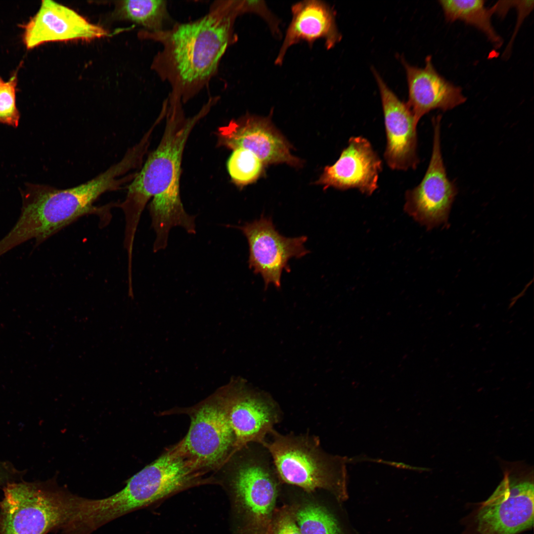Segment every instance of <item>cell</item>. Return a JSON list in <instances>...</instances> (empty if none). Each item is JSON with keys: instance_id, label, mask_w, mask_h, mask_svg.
Here are the masks:
<instances>
[{"instance_id": "15", "label": "cell", "mask_w": 534, "mask_h": 534, "mask_svg": "<svg viewBox=\"0 0 534 534\" xmlns=\"http://www.w3.org/2000/svg\"><path fill=\"white\" fill-rule=\"evenodd\" d=\"M23 41L28 49L52 42L89 41L108 35L73 9L44 0L37 13L23 26Z\"/></svg>"}, {"instance_id": "11", "label": "cell", "mask_w": 534, "mask_h": 534, "mask_svg": "<svg viewBox=\"0 0 534 534\" xmlns=\"http://www.w3.org/2000/svg\"><path fill=\"white\" fill-rule=\"evenodd\" d=\"M441 119L440 115L432 119V150L425 175L416 186L405 193L404 211L428 229L446 223L457 194L455 184L447 176L443 158Z\"/></svg>"}, {"instance_id": "27", "label": "cell", "mask_w": 534, "mask_h": 534, "mask_svg": "<svg viewBox=\"0 0 534 534\" xmlns=\"http://www.w3.org/2000/svg\"><path fill=\"white\" fill-rule=\"evenodd\" d=\"M3 83H4V82L2 81L1 78L0 77V87L3 84Z\"/></svg>"}, {"instance_id": "7", "label": "cell", "mask_w": 534, "mask_h": 534, "mask_svg": "<svg viewBox=\"0 0 534 534\" xmlns=\"http://www.w3.org/2000/svg\"><path fill=\"white\" fill-rule=\"evenodd\" d=\"M200 473L176 445L103 498V512L114 520L199 483Z\"/></svg>"}, {"instance_id": "19", "label": "cell", "mask_w": 534, "mask_h": 534, "mask_svg": "<svg viewBox=\"0 0 534 534\" xmlns=\"http://www.w3.org/2000/svg\"><path fill=\"white\" fill-rule=\"evenodd\" d=\"M114 15L141 26L143 31L157 32L172 27V21L164 0H130L117 1Z\"/></svg>"}, {"instance_id": "18", "label": "cell", "mask_w": 534, "mask_h": 534, "mask_svg": "<svg viewBox=\"0 0 534 534\" xmlns=\"http://www.w3.org/2000/svg\"><path fill=\"white\" fill-rule=\"evenodd\" d=\"M292 18L286 30L282 45L274 61L281 66L289 48L301 42H306L312 48L318 40L324 42L329 50L341 41L342 35L336 22V12L326 2L305 0L291 7Z\"/></svg>"}, {"instance_id": "16", "label": "cell", "mask_w": 534, "mask_h": 534, "mask_svg": "<svg viewBox=\"0 0 534 534\" xmlns=\"http://www.w3.org/2000/svg\"><path fill=\"white\" fill-rule=\"evenodd\" d=\"M382 166L381 159L367 139L362 136H352L338 160L324 168L316 183L323 186L324 189L356 188L371 195L378 187Z\"/></svg>"}, {"instance_id": "22", "label": "cell", "mask_w": 534, "mask_h": 534, "mask_svg": "<svg viewBox=\"0 0 534 534\" xmlns=\"http://www.w3.org/2000/svg\"><path fill=\"white\" fill-rule=\"evenodd\" d=\"M264 164L253 153L239 148L232 150L227 160L226 167L232 182L242 187L259 178Z\"/></svg>"}, {"instance_id": "12", "label": "cell", "mask_w": 534, "mask_h": 534, "mask_svg": "<svg viewBox=\"0 0 534 534\" xmlns=\"http://www.w3.org/2000/svg\"><path fill=\"white\" fill-rule=\"evenodd\" d=\"M237 228L248 240L249 267L255 274L262 275L266 290L270 284L280 288L283 270H290L289 260L302 258L310 252L304 245L307 236H282L276 229L271 218L262 216L260 219Z\"/></svg>"}, {"instance_id": "20", "label": "cell", "mask_w": 534, "mask_h": 534, "mask_svg": "<svg viewBox=\"0 0 534 534\" xmlns=\"http://www.w3.org/2000/svg\"><path fill=\"white\" fill-rule=\"evenodd\" d=\"M447 21H461L483 32L495 47L502 44L501 38L491 22L493 15L483 0H442L439 1Z\"/></svg>"}, {"instance_id": "23", "label": "cell", "mask_w": 534, "mask_h": 534, "mask_svg": "<svg viewBox=\"0 0 534 534\" xmlns=\"http://www.w3.org/2000/svg\"><path fill=\"white\" fill-rule=\"evenodd\" d=\"M17 75L0 87V123L17 127L20 118L16 104Z\"/></svg>"}, {"instance_id": "2", "label": "cell", "mask_w": 534, "mask_h": 534, "mask_svg": "<svg viewBox=\"0 0 534 534\" xmlns=\"http://www.w3.org/2000/svg\"><path fill=\"white\" fill-rule=\"evenodd\" d=\"M237 0H217L202 17L175 23L157 32L142 30L139 37L158 42L162 48L151 69L171 87L169 96L183 104L197 95L217 74L227 49L236 43L235 22L240 16Z\"/></svg>"}, {"instance_id": "25", "label": "cell", "mask_w": 534, "mask_h": 534, "mask_svg": "<svg viewBox=\"0 0 534 534\" xmlns=\"http://www.w3.org/2000/svg\"><path fill=\"white\" fill-rule=\"evenodd\" d=\"M272 534H302L290 505L276 508L272 522Z\"/></svg>"}, {"instance_id": "10", "label": "cell", "mask_w": 534, "mask_h": 534, "mask_svg": "<svg viewBox=\"0 0 534 534\" xmlns=\"http://www.w3.org/2000/svg\"><path fill=\"white\" fill-rule=\"evenodd\" d=\"M224 387L235 450L250 443L264 445L283 419L279 403L269 393L239 377L233 378Z\"/></svg>"}, {"instance_id": "5", "label": "cell", "mask_w": 534, "mask_h": 534, "mask_svg": "<svg viewBox=\"0 0 534 534\" xmlns=\"http://www.w3.org/2000/svg\"><path fill=\"white\" fill-rule=\"evenodd\" d=\"M267 438L264 445L283 484L308 493L326 490L339 501L347 498L344 459L325 451L318 437L274 429Z\"/></svg>"}, {"instance_id": "24", "label": "cell", "mask_w": 534, "mask_h": 534, "mask_svg": "<svg viewBox=\"0 0 534 534\" xmlns=\"http://www.w3.org/2000/svg\"><path fill=\"white\" fill-rule=\"evenodd\" d=\"M240 15L253 13L261 17L267 24L272 34L277 39L282 37L280 19L270 10L263 0H239Z\"/></svg>"}, {"instance_id": "9", "label": "cell", "mask_w": 534, "mask_h": 534, "mask_svg": "<svg viewBox=\"0 0 534 534\" xmlns=\"http://www.w3.org/2000/svg\"><path fill=\"white\" fill-rule=\"evenodd\" d=\"M533 471L518 463L505 467L497 488L476 512L474 534H517L534 524Z\"/></svg>"}, {"instance_id": "1", "label": "cell", "mask_w": 534, "mask_h": 534, "mask_svg": "<svg viewBox=\"0 0 534 534\" xmlns=\"http://www.w3.org/2000/svg\"><path fill=\"white\" fill-rule=\"evenodd\" d=\"M166 123L160 141L127 186V194L118 206L125 218V243H134L141 215L150 199L148 210L156 233L155 252L167 246L170 230L175 226L196 232L195 217L185 210L180 196L183 153L195 125L210 112L208 100L195 115L186 117L179 100H167Z\"/></svg>"}, {"instance_id": "4", "label": "cell", "mask_w": 534, "mask_h": 534, "mask_svg": "<svg viewBox=\"0 0 534 534\" xmlns=\"http://www.w3.org/2000/svg\"><path fill=\"white\" fill-rule=\"evenodd\" d=\"M238 534H272V522L284 484L263 445L250 443L235 450L224 464Z\"/></svg>"}, {"instance_id": "6", "label": "cell", "mask_w": 534, "mask_h": 534, "mask_svg": "<svg viewBox=\"0 0 534 534\" xmlns=\"http://www.w3.org/2000/svg\"><path fill=\"white\" fill-rule=\"evenodd\" d=\"M0 534H47L62 529L76 495L51 482H15L3 486Z\"/></svg>"}, {"instance_id": "26", "label": "cell", "mask_w": 534, "mask_h": 534, "mask_svg": "<svg viewBox=\"0 0 534 534\" xmlns=\"http://www.w3.org/2000/svg\"><path fill=\"white\" fill-rule=\"evenodd\" d=\"M16 472L6 463H0V486L14 482L18 477Z\"/></svg>"}, {"instance_id": "3", "label": "cell", "mask_w": 534, "mask_h": 534, "mask_svg": "<svg viewBox=\"0 0 534 534\" xmlns=\"http://www.w3.org/2000/svg\"><path fill=\"white\" fill-rule=\"evenodd\" d=\"M139 161L126 151L122 158L92 179L69 188L28 184L21 190L22 206L16 223L0 240L9 251L30 239L38 246L63 228L88 215L103 219L118 203L98 207L95 203L103 194L127 187L134 178Z\"/></svg>"}, {"instance_id": "13", "label": "cell", "mask_w": 534, "mask_h": 534, "mask_svg": "<svg viewBox=\"0 0 534 534\" xmlns=\"http://www.w3.org/2000/svg\"><path fill=\"white\" fill-rule=\"evenodd\" d=\"M216 134L218 146L232 150L239 148L248 150L264 164L284 163L295 167L301 164L269 117L246 114L219 128Z\"/></svg>"}, {"instance_id": "17", "label": "cell", "mask_w": 534, "mask_h": 534, "mask_svg": "<svg viewBox=\"0 0 534 534\" xmlns=\"http://www.w3.org/2000/svg\"><path fill=\"white\" fill-rule=\"evenodd\" d=\"M408 86L406 104L412 112L415 124L425 115L438 109L452 110L466 100L462 89L441 75L434 67L431 56L425 59L424 67L409 64L403 58Z\"/></svg>"}, {"instance_id": "8", "label": "cell", "mask_w": 534, "mask_h": 534, "mask_svg": "<svg viewBox=\"0 0 534 534\" xmlns=\"http://www.w3.org/2000/svg\"><path fill=\"white\" fill-rule=\"evenodd\" d=\"M189 416V430L178 449L200 472L222 466L235 444L224 386L192 408Z\"/></svg>"}, {"instance_id": "21", "label": "cell", "mask_w": 534, "mask_h": 534, "mask_svg": "<svg viewBox=\"0 0 534 534\" xmlns=\"http://www.w3.org/2000/svg\"><path fill=\"white\" fill-rule=\"evenodd\" d=\"M299 489V499L290 505L302 534H343L337 520L327 508L310 496V493Z\"/></svg>"}, {"instance_id": "14", "label": "cell", "mask_w": 534, "mask_h": 534, "mask_svg": "<svg viewBox=\"0 0 534 534\" xmlns=\"http://www.w3.org/2000/svg\"><path fill=\"white\" fill-rule=\"evenodd\" d=\"M372 72L381 96L386 135L385 160L393 170L407 171L417 168V126L412 112L389 88L375 69Z\"/></svg>"}]
</instances>
